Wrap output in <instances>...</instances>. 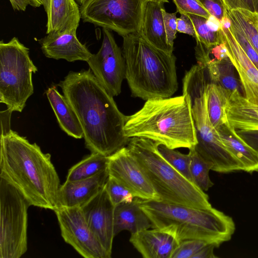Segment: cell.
<instances>
[{
	"label": "cell",
	"instance_id": "6da1fadb",
	"mask_svg": "<svg viewBox=\"0 0 258 258\" xmlns=\"http://www.w3.org/2000/svg\"><path fill=\"white\" fill-rule=\"evenodd\" d=\"M57 85L76 113L86 148L91 153L109 156L127 145L126 116L90 69L70 71Z\"/></svg>",
	"mask_w": 258,
	"mask_h": 258
},
{
	"label": "cell",
	"instance_id": "7a4b0ae2",
	"mask_svg": "<svg viewBox=\"0 0 258 258\" xmlns=\"http://www.w3.org/2000/svg\"><path fill=\"white\" fill-rule=\"evenodd\" d=\"M0 177L17 188L30 206L53 211L58 208L61 185L50 154L12 130L1 134Z\"/></svg>",
	"mask_w": 258,
	"mask_h": 258
},
{
	"label": "cell",
	"instance_id": "3957f363",
	"mask_svg": "<svg viewBox=\"0 0 258 258\" xmlns=\"http://www.w3.org/2000/svg\"><path fill=\"white\" fill-rule=\"evenodd\" d=\"M124 134L144 138L167 147L188 149L197 144L188 95L150 99L135 113L126 116Z\"/></svg>",
	"mask_w": 258,
	"mask_h": 258
},
{
	"label": "cell",
	"instance_id": "277c9868",
	"mask_svg": "<svg viewBox=\"0 0 258 258\" xmlns=\"http://www.w3.org/2000/svg\"><path fill=\"white\" fill-rule=\"evenodd\" d=\"M138 202L152 228L168 233L179 242L201 239L218 247L230 240L235 230L233 219L213 207L199 209L140 198Z\"/></svg>",
	"mask_w": 258,
	"mask_h": 258
},
{
	"label": "cell",
	"instance_id": "5b68a950",
	"mask_svg": "<svg viewBox=\"0 0 258 258\" xmlns=\"http://www.w3.org/2000/svg\"><path fill=\"white\" fill-rule=\"evenodd\" d=\"M122 37L125 79L132 95L146 101L171 97L178 88L175 55L154 47L139 32Z\"/></svg>",
	"mask_w": 258,
	"mask_h": 258
},
{
	"label": "cell",
	"instance_id": "8992f818",
	"mask_svg": "<svg viewBox=\"0 0 258 258\" xmlns=\"http://www.w3.org/2000/svg\"><path fill=\"white\" fill-rule=\"evenodd\" d=\"M159 143L139 137L126 146L145 171L160 201L199 209L212 207L209 197L172 167L159 153Z\"/></svg>",
	"mask_w": 258,
	"mask_h": 258
},
{
	"label": "cell",
	"instance_id": "52a82bcc",
	"mask_svg": "<svg viewBox=\"0 0 258 258\" xmlns=\"http://www.w3.org/2000/svg\"><path fill=\"white\" fill-rule=\"evenodd\" d=\"M38 71L29 49L14 37L0 42V102L12 112H21L33 94L32 74Z\"/></svg>",
	"mask_w": 258,
	"mask_h": 258
},
{
	"label": "cell",
	"instance_id": "ba28073f",
	"mask_svg": "<svg viewBox=\"0 0 258 258\" xmlns=\"http://www.w3.org/2000/svg\"><path fill=\"white\" fill-rule=\"evenodd\" d=\"M30 206L17 188L0 177V258H20L27 251Z\"/></svg>",
	"mask_w": 258,
	"mask_h": 258
},
{
	"label": "cell",
	"instance_id": "9c48e42d",
	"mask_svg": "<svg viewBox=\"0 0 258 258\" xmlns=\"http://www.w3.org/2000/svg\"><path fill=\"white\" fill-rule=\"evenodd\" d=\"M197 144L195 149L219 173L243 171L240 162L227 150L217 130L210 120L205 91H195L189 94Z\"/></svg>",
	"mask_w": 258,
	"mask_h": 258
},
{
	"label": "cell",
	"instance_id": "30bf717a",
	"mask_svg": "<svg viewBox=\"0 0 258 258\" xmlns=\"http://www.w3.org/2000/svg\"><path fill=\"white\" fill-rule=\"evenodd\" d=\"M149 0H87L80 6L84 22L113 31L122 37L140 31Z\"/></svg>",
	"mask_w": 258,
	"mask_h": 258
},
{
	"label": "cell",
	"instance_id": "8fae6325",
	"mask_svg": "<svg viewBox=\"0 0 258 258\" xmlns=\"http://www.w3.org/2000/svg\"><path fill=\"white\" fill-rule=\"evenodd\" d=\"M110 31L102 28L101 47L96 53L92 54L87 62L98 82L114 97L121 92V84L125 79V62Z\"/></svg>",
	"mask_w": 258,
	"mask_h": 258
},
{
	"label": "cell",
	"instance_id": "7c38bea8",
	"mask_svg": "<svg viewBox=\"0 0 258 258\" xmlns=\"http://www.w3.org/2000/svg\"><path fill=\"white\" fill-rule=\"evenodd\" d=\"M61 235L85 258H110L100 242L90 229L81 207H58L54 211Z\"/></svg>",
	"mask_w": 258,
	"mask_h": 258
},
{
	"label": "cell",
	"instance_id": "4fadbf2b",
	"mask_svg": "<svg viewBox=\"0 0 258 258\" xmlns=\"http://www.w3.org/2000/svg\"><path fill=\"white\" fill-rule=\"evenodd\" d=\"M109 175L125 186L135 198L160 201L145 171L127 147L108 156Z\"/></svg>",
	"mask_w": 258,
	"mask_h": 258
},
{
	"label": "cell",
	"instance_id": "5bb4252c",
	"mask_svg": "<svg viewBox=\"0 0 258 258\" xmlns=\"http://www.w3.org/2000/svg\"><path fill=\"white\" fill-rule=\"evenodd\" d=\"M81 208L90 229L111 256L114 206L105 187Z\"/></svg>",
	"mask_w": 258,
	"mask_h": 258
},
{
	"label": "cell",
	"instance_id": "9a60e30c",
	"mask_svg": "<svg viewBox=\"0 0 258 258\" xmlns=\"http://www.w3.org/2000/svg\"><path fill=\"white\" fill-rule=\"evenodd\" d=\"M221 41L234 65L243 90V95L249 101L258 104V69L247 56L235 39L230 29L221 27Z\"/></svg>",
	"mask_w": 258,
	"mask_h": 258
},
{
	"label": "cell",
	"instance_id": "2e32d148",
	"mask_svg": "<svg viewBox=\"0 0 258 258\" xmlns=\"http://www.w3.org/2000/svg\"><path fill=\"white\" fill-rule=\"evenodd\" d=\"M43 54L48 58L69 62L87 61L92 53L78 39L76 32L51 33L39 40Z\"/></svg>",
	"mask_w": 258,
	"mask_h": 258
},
{
	"label": "cell",
	"instance_id": "e0dca14e",
	"mask_svg": "<svg viewBox=\"0 0 258 258\" xmlns=\"http://www.w3.org/2000/svg\"><path fill=\"white\" fill-rule=\"evenodd\" d=\"M109 177L107 168L87 179L66 180L59 189L58 207H82L103 189Z\"/></svg>",
	"mask_w": 258,
	"mask_h": 258
},
{
	"label": "cell",
	"instance_id": "ac0fdd59",
	"mask_svg": "<svg viewBox=\"0 0 258 258\" xmlns=\"http://www.w3.org/2000/svg\"><path fill=\"white\" fill-rule=\"evenodd\" d=\"M130 241L144 258H171L179 243L172 235L158 228L131 234Z\"/></svg>",
	"mask_w": 258,
	"mask_h": 258
},
{
	"label": "cell",
	"instance_id": "d6986e66",
	"mask_svg": "<svg viewBox=\"0 0 258 258\" xmlns=\"http://www.w3.org/2000/svg\"><path fill=\"white\" fill-rule=\"evenodd\" d=\"M47 15L46 32H76L81 19L75 0H43Z\"/></svg>",
	"mask_w": 258,
	"mask_h": 258
},
{
	"label": "cell",
	"instance_id": "ffe728a7",
	"mask_svg": "<svg viewBox=\"0 0 258 258\" xmlns=\"http://www.w3.org/2000/svg\"><path fill=\"white\" fill-rule=\"evenodd\" d=\"M197 63L204 67L207 71L210 81L231 92L243 90L236 71L229 57L218 60L210 59L206 54L199 42L196 41L195 48Z\"/></svg>",
	"mask_w": 258,
	"mask_h": 258
},
{
	"label": "cell",
	"instance_id": "44dd1931",
	"mask_svg": "<svg viewBox=\"0 0 258 258\" xmlns=\"http://www.w3.org/2000/svg\"><path fill=\"white\" fill-rule=\"evenodd\" d=\"M226 113L229 124L236 131L258 130V104L249 101L238 90L229 92Z\"/></svg>",
	"mask_w": 258,
	"mask_h": 258
},
{
	"label": "cell",
	"instance_id": "7402d4cb",
	"mask_svg": "<svg viewBox=\"0 0 258 258\" xmlns=\"http://www.w3.org/2000/svg\"><path fill=\"white\" fill-rule=\"evenodd\" d=\"M164 2L149 1L147 2L141 28L142 36L154 47L169 53H173V47L167 42L163 17Z\"/></svg>",
	"mask_w": 258,
	"mask_h": 258
},
{
	"label": "cell",
	"instance_id": "603a6c76",
	"mask_svg": "<svg viewBox=\"0 0 258 258\" xmlns=\"http://www.w3.org/2000/svg\"><path fill=\"white\" fill-rule=\"evenodd\" d=\"M216 130L222 143L242 165L243 171L248 173L258 172V152L238 134L228 121Z\"/></svg>",
	"mask_w": 258,
	"mask_h": 258
},
{
	"label": "cell",
	"instance_id": "cb8c5ba5",
	"mask_svg": "<svg viewBox=\"0 0 258 258\" xmlns=\"http://www.w3.org/2000/svg\"><path fill=\"white\" fill-rule=\"evenodd\" d=\"M45 94L55 114L60 128L68 136L75 139H82L84 133L74 110L64 95L53 85L48 88Z\"/></svg>",
	"mask_w": 258,
	"mask_h": 258
},
{
	"label": "cell",
	"instance_id": "d4e9b609",
	"mask_svg": "<svg viewBox=\"0 0 258 258\" xmlns=\"http://www.w3.org/2000/svg\"><path fill=\"white\" fill-rule=\"evenodd\" d=\"M152 227L148 217L139 206L138 198L133 202L114 207L113 233L114 236L123 230L131 234Z\"/></svg>",
	"mask_w": 258,
	"mask_h": 258
},
{
	"label": "cell",
	"instance_id": "484cf974",
	"mask_svg": "<svg viewBox=\"0 0 258 258\" xmlns=\"http://www.w3.org/2000/svg\"><path fill=\"white\" fill-rule=\"evenodd\" d=\"M207 109L211 123L217 129L227 122L226 107L230 91L209 80L206 85Z\"/></svg>",
	"mask_w": 258,
	"mask_h": 258
},
{
	"label": "cell",
	"instance_id": "4316f807",
	"mask_svg": "<svg viewBox=\"0 0 258 258\" xmlns=\"http://www.w3.org/2000/svg\"><path fill=\"white\" fill-rule=\"evenodd\" d=\"M108 163V156L91 153L69 169L66 180L76 181L90 178L107 169Z\"/></svg>",
	"mask_w": 258,
	"mask_h": 258
},
{
	"label": "cell",
	"instance_id": "83f0119b",
	"mask_svg": "<svg viewBox=\"0 0 258 258\" xmlns=\"http://www.w3.org/2000/svg\"><path fill=\"white\" fill-rule=\"evenodd\" d=\"M225 12L240 28L258 53V16L254 12L243 9H229L225 7Z\"/></svg>",
	"mask_w": 258,
	"mask_h": 258
},
{
	"label": "cell",
	"instance_id": "f1b7e54d",
	"mask_svg": "<svg viewBox=\"0 0 258 258\" xmlns=\"http://www.w3.org/2000/svg\"><path fill=\"white\" fill-rule=\"evenodd\" d=\"M190 155L189 170L193 183L204 191H208L214 183L209 176L211 164L204 159L195 149H189Z\"/></svg>",
	"mask_w": 258,
	"mask_h": 258
},
{
	"label": "cell",
	"instance_id": "f546056e",
	"mask_svg": "<svg viewBox=\"0 0 258 258\" xmlns=\"http://www.w3.org/2000/svg\"><path fill=\"white\" fill-rule=\"evenodd\" d=\"M157 150L160 155L186 178L193 183L189 170L190 155L158 144Z\"/></svg>",
	"mask_w": 258,
	"mask_h": 258
},
{
	"label": "cell",
	"instance_id": "4dcf8cb0",
	"mask_svg": "<svg viewBox=\"0 0 258 258\" xmlns=\"http://www.w3.org/2000/svg\"><path fill=\"white\" fill-rule=\"evenodd\" d=\"M187 15L195 27L196 41H199L207 46L217 45L221 42L220 30L215 31L211 29L207 23V19L199 16Z\"/></svg>",
	"mask_w": 258,
	"mask_h": 258
},
{
	"label": "cell",
	"instance_id": "1f68e13d",
	"mask_svg": "<svg viewBox=\"0 0 258 258\" xmlns=\"http://www.w3.org/2000/svg\"><path fill=\"white\" fill-rule=\"evenodd\" d=\"M104 187L114 207L120 204L131 203L135 199L125 186L109 175Z\"/></svg>",
	"mask_w": 258,
	"mask_h": 258
},
{
	"label": "cell",
	"instance_id": "d6a6232c",
	"mask_svg": "<svg viewBox=\"0 0 258 258\" xmlns=\"http://www.w3.org/2000/svg\"><path fill=\"white\" fill-rule=\"evenodd\" d=\"M208 244L201 239H187L180 242L174 250L171 258H193L202 248Z\"/></svg>",
	"mask_w": 258,
	"mask_h": 258
},
{
	"label": "cell",
	"instance_id": "836d02e7",
	"mask_svg": "<svg viewBox=\"0 0 258 258\" xmlns=\"http://www.w3.org/2000/svg\"><path fill=\"white\" fill-rule=\"evenodd\" d=\"M229 28L234 37L247 56L258 69V53L246 38L241 30L232 20Z\"/></svg>",
	"mask_w": 258,
	"mask_h": 258
},
{
	"label": "cell",
	"instance_id": "e575fe53",
	"mask_svg": "<svg viewBox=\"0 0 258 258\" xmlns=\"http://www.w3.org/2000/svg\"><path fill=\"white\" fill-rule=\"evenodd\" d=\"M180 14H191L208 19L210 13L198 0H173Z\"/></svg>",
	"mask_w": 258,
	"mask_h": 258
},
{
	"label": "cell",
	"instance_id": "d590c367",
	"mask_svg": "<svg viewBox=\"0 0 258 258\" xmlns=\"http://www.w3.org/2000/svg\"><path fill=\"white\" fill-rule=\"evenodd\" d=\"M162 13L165 30L168 44L173 47L174 40L176 38L177 31V12L170 13L167 12L164 7Z\"/></svg>",
	"mask_w": 258,
	"mask_h": 258
},
{
	"label": "cell",
	"instance_id": "8d00e7d4",
	"mask_svg": "<svg viewBox=\"0 0 258 258\" xmlns=\"http://www.w3.org/2000/svg\"><path fill=\"white\" fill-rule=\"evenodd\" d=\"M210 14L220 22L225 16V7L223 0H198Z\"/></svg>",
	"mask_w": 258,
	"mask_h": 258
},
{
	"label": "cell",
	"instance_id": "74e56055",
	"mask_svg": "<svg viewBox=\"0 0 258 258\" xmlns=\"http://www.w3.org/2000/svg\"><path fill=\"white\" fill-rule=\"evenodd\" d=\"M177 31L196 38V33L193 23L187 14H181L177 19Z\"/></svg>",
	"mask_w": 258,
	"mask_h": 258
},
{
	"label": "cell",
	"instance_id": "f35d334b",
	"mask_svg": "<svg viewBox=\"0 0 258 258\" xmlns=\"http://www.w3.org/2000/svg\"><path fill=\"white\" fill-rule=\"evenodd\" d=\"M225 7L229 9H243L254 12L252 0H226Z\"/></svg>",
	"mask_w": 258,
	"mask_h": 258
},
{
	"label": "cell",
	"instance_id": "ab89813d",
	"mask_svg": "<svg viewBox=\"0 0 258 258\" xmlns=\"http://www.w3.org/2000/svg\"><path fill=\"white\" fill-rule=\"evenodd\" d=\"M236 131L247 143L258 152V130Z\"/></svg>",
	"mask_w": 258,
	"mask_h": 258
},
{
	"label": "cell",
	"instance_id": "60d3db41",
	"mask_svg": "<svg viewBox=\"0 0 258 258\" xmlns=\"http://www.w3.org/2000/svg\"><path fill=\"white\" fill-rule=\"evenodd\" d=\"M13 9L18 11H25L27 6L30 5L34 8L37 6L33 0H9Z\"/></svg>",
	"mask_w": 258,
	"mask_h": 258
},
{
	"label": "cell",
	"instance_id": "b9f144b4",
	"mask_svg": "<svg viewBox=\"0 0 258 258\" xmlns=\"http://www.w3.org/2000/svg\"><path fill=\"white\" fill-rule=\"evenodd\" d=\"M12 112L11 110L8 108L7 110L1 112V134L6 133L11 130L10 128V119Z\"/></svg>",
	"mask_w": 258,
	"mask_h": 258
},
{
	"label": "cell",
	"instance_id": "7bdbcfd3",
	"mask_svg": "<svg viewBox=\"0 0 258 258\" xmlns=\"http://www.w3.org/2000/svg\"><path fill=\"white\" fill-rule=\"evenodd\" d=\"M216 246L213 244H208L197 253L193 258H214L217 257L214 253V249Z\"/></svg>",
	"mask_w": 258,
	"mask_h": 258
},
{
	"label": "cell",
	"instance_id": "ee69618b",
	"mask_svg": "<svg viewBox=\"0 0 258 258\" xmlns=\"http://www.w3.org/2000/svg\"><path fill=\"white\" fill-rule=\"evenodd\" d=\"M254 12L258 16V0H252Z\"/></svg>",
	"mask_w": 258,
	"mask_h": 258
},
{
	"label": "cell",
	"instance_id": "f6af8a7d",
	"mask_svg": "<svg viewBox=\"0 0 258 258\" xmlns=\"http://www.w3.org/2000/svg\"><path fill=\"white\" fill-rule=\"evenodd\" d=\"M36 4L37 7L43 5V0H33Z\"/></svg>",
	"mask_w": 258,
	"mask_h": 258
},
{
	"label": "cell",
	"instance_id": "bcb514c9",
	"mask_svg": "<svg viewBox=\"0 0 258 258\" xmlns=\"http://www.w3.org/2000/svg\"><path fill=\"white\" fill-rule=\"evenodd\" d=\"M149 1H162L163 2H168V0H149Z\"/></svg>",
	"mask_w": 258,
	"mask_h": 258
},
{
	"label": "cell",
	"instance_id": "7dc6e473",
	"mask_svg": "<svg viewBox=\"0 0 258 258\" xmlns=\"http://www.w3.org/2000/svg\"><path fill=\"white\" fill-rule=\"evenodd\" d=\"M257 22H258V20H257Z\"/></svg>",
	"mask_w": 258,
	"mask_h": 258
}]
</instances>
